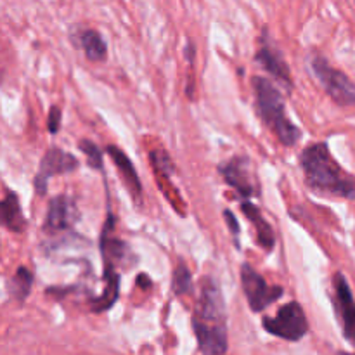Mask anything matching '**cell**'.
<instances>
[{
    "label": "cell",
    "mask_w": 355,
    "mask_h": 355,
    "mask_svg": "<svg viewBox=\"0 0 355 355\" xmlns=\"http://www.w3.org/2000/svg\"><path fill=\"white\" fill-rule=\"evenodd\" d=\"M193 329L200 352L220 355L229 350L224 293L217 281L210 276L200 281V291L193 311Z\"/></svg>",
    "instance_id": "cell-1"
},
{
    "label": "cell",
    "mask_w": 355,
    "mask_h": 355,
    "mask_svg": "<svg viewBox=\"0 0 355 355\" xmlns=\"http://www.w3.org/2000/svg\"><path fill=\"white\" fill-rule=\"evenodd\" d=\"M300 168L311 191L321 196L355 200V175L329 151L328 142H314L300 153Z\"/></svg>",
    "instance_id": "cell-2"
},
{
    "label": "cell",
    "mask_w": 355,
    "mask_h": 355,
    "mask_svg": "<svg viewBox=\"0 0 355 355\" xmlns=\"http://www.w3.org/2000/svg\"><path fill=\"white\" fill-rule=\"evenodd\" d=\"M252 89L255 94V107L260 120L266 125L267 130L284 146L293 148L300 142V127L290 120L286 113V103L281 94L279 87L274 85L266 76H253Z\"/></svg>",
    "instance_id": "cell-3"
},
{
    "label": "cell",
    "mask_w": 355,
    "mask_h": 355,
    "mask_svg": "<svg viewBox=\"0 0 355 355\" xmlns=\"http://www.w3.org/2000/svg\"><path fill=\"white\" fill-rule=\"evenodd\" d=\"M311 68L324 92L328 94V97L336 106H355V83L347 73H343L338 68H333L328 59L321 54H315L311 59Z\"/></svg>",
    "instance_id": "cell-4"
},
{
    "label": "cell",
    "mask_w": 355,
    "mask_h": 355,
    "mask_svg": "<svg viewBox=\"0 0 355 355\" xmlns=\"http://www.w3.org/2000/svg\"><path fill=\"white\" fill-rule=\"evenodd\" d=\"M263 331L276 338L286 340V342H300L309 335V319L305 315L304 307L298 302H288L283 307L277 309L276 315L262 319Z\"/></svg>",
    "instance_id": "cell-5"
},
{
    "label": "cell",
    "mask_w": 355,
    "mask_h": 355,
    "mask_svg": "<svg viewBox=\"0 0 355 355\" xmlns=\"http://www.w3.org/2000/svg\"><path fill=\"white\" fill-rule=\"evenodd\" d=\"M217 170L224 182L236 191L241 201L252 200L260 194V180L248 156H232L227 162L220 163Z\"/></svg>",
    "instance_id": "cell-6"
},
{
    "label": "cell",
    "mask_w": 355,
    "mask_h": 355,
    "mask_svg": "<svg viewBox=\"0 0 355 355\" xmlns=\"http://www.w3.org/2000/svg\"><path fill=\"white\" fill-rule=\"evenodd\" d=\"M239 276H241V288L246 297V302H248V307L255 314L263 312L284 295L283 286L267 283L266 277L260 272H257L255 267L250 266L248 262L241 266Z\"/></svg>",
    "instance_id": "cell-7"
},
{
    "label": "cell",
    "mask_w": 355,
    "mask_h": 355,
    "mask_svg": "<svg viewBox=\"0 0 355 355\" xmlns=\"http://www.w3.org/2000/svg\"><path fill=\"white\" fill-rule=\"evenodd\" d=\"M255 61L259 62L260 68L266 69L276 82H279L288 94H291L295 83L293 76H291V69L288 66L286 59H284L283 52L277 47L276 42L270 37L269 30L262 28V33L259 37V49H257Z\"/></svg>",
    "instance_id": "cell-8"
},
{
    "label": "cell",
    "mask_w": 355,
    "mask_h": 355,
    "mask_svg": "<svg viewBox=\"0 0 355 355\" xmlns=\"http://www.w3.org/2000/svg\"><path fill=\"white\" fill-rule=\"evenodd\" d=\"M80 168V162L75 155L64 151L58 146H51L42 156L40 165H38L37 173H35L33 186L35 193L38 196H44L47 193L49 180L55 175H68V173L76 172Z\"/></svg>",
    "instance_id": "cell-9"
},
{
    "label": "cell",
    "mask_w": 355,
    "mask_h": 355,
    "mask_svg": "<svg viewBox=\"0 0 355 355\" xmlns=\"http://www.w3.org/2000/svg\"><path fill=\"white\" fill-rule=\"evenodd\" d=\"M333 307L342 326L343 338L355 347V298L347 277L342 272L333 276Z\"/></svg>",
    "instance_id": "cell-10"
},
{
    "label": "cell",
    "mask_w": 355,
    "mask_h": 355,
    "mask_svg": "<svg viewBox=\"0 0 355 355\" xmlns=\"http://www.w3.org/2000/svg\"><path fill=\"white\" fill-rule=\"evenodd\" d=\"M80 220V211L75 200L68 194H58L49 201L47 215H45L42 231L45 234L55 236L59 232L71 231L76 222Z\"/></svg>",
    "instance_id": "cell-11"
},
{
    "label": "cell",
    "mask_w": 355,
    "mask_h": 355,
    "mask_svg": "<svg viewBox=\"0 0 355 355\" xmlns=\"http://www.w3.org/2000/svg\"><path fill=\"white\" fill-rule=\"evenodd\" d=\"M106 153L113 159L114 166H116L118 173H120L121 182L125 184V187L128 189L130 196L134 198L135 203H141L142 201V182L137 175V170H135L134 163L130 162L127 155L121 151L118 146H106Z\"/></svg>",
    "instance_id": "cell-12"
},
{
    "label": "cell",
    "mask_w": 355,
    "mask_h": 355,
    "mask_svg": "<svg viewBox=\"0 0 355 355\" xmlns=\"http://www.w3.org/2000/svg\"><path fill=\"white\" fill-rule=\"evenodd\" d=\"M241 211L246 218H248L250 224L255 229V239L257 246L262 248L263 252H272L274 246H276V232H274L272 225L267 222V218L263 217V214L260 211V208L255 203H252L250 200L241 201Z\"/></svg>",
    "instance_id": "cell-13"
},
{
    "label": "cell",
    "mask_w": 355,
    "mask_h": 355,
    "mask_svg": "<svg viewBox=\"0 0 355 355\" xmlns=\"http://www.w3.org/2000/svg\"><path fill=\"white\" fill-rule=\"evenodd\" d=\"M0 214H2V225L9 232L23 234L28 227V220L24 218L23 208H21L19 196L14 191L6 189V194L0 203Z\"/></svg>",
    "instance_id": "cell-14"
},
{
    "label": "cell",
    "mask_w": 355,
    "mask_h": 355,
    "mask_svg": "<svg viewBox=\"0 0 355 355\" xmlns=\"http://www.w3.org/2000/svg\"><path fill=\"white\" fill-rule=\"evenodd\" d=\"M104 290L103 293L92 300L94 314H103L114 307L118 297H120V274L116 272V266L113 263H104Z\"/></svg>",
    "instance_id": "cell-15"
},
{
    "label": "cell",
    "mask_w": 355,
    "mask_h": 355,
    "mask_svg": "<svg viewBox=\"0 0 355 355\" xmlns=\"http://www.w3.org/2000/svg\"><path fill=\"white\" fill-rule=\"evenodd\" d=\"M78 42L85 58L92 62H104L107 59V42L97 30L87 28L78 35Z\"/></svg>",
    "instance_id": "cell-16"
},
{
    "label": "cell",
    "mask_w": 355,
    "mask_h": 355,
    "mask_svg": "<svg viewBox=\"0 0 355 355\" xmlns=\"http://www.w3.org/2000/svg\"><path fill=\"white\" fill-rule=\"evenodd\" d=\"M31 286H33V272L28 267H17L16 272L10 276L7 281V291H9L10 298H14L19 304H24L31 293Z\"/></svg>",
    "instance_id": "cell-17"
},
{
    "label": "cell",
    "mask_w": 355,
    "mask_h": 355,
    "mask_svg": "<svg viewBox=\"0 0 355 355\" xmlns=\"http://www.w3.org/2000/svg\"><path fill=\"white\" fill-rule=\"evenodd\" d=\"M172 291L177 297H184V295L193 291V274H191L189 267L184 260H179L175 270H173Z\"/></svg>",
    "instance_id": "cell-18"
},
{
    "label": "cell",
    "mask_w": 355,
    "mask_h": 355,
    "mask_svg": "<svg viewBox=\"0 0 355 355\" xmlns=\"http://www.w3.org/2000/svg\"><path fill=\"white\" fill-rule=\"evenodd\" d=\"M149 159H151V166L155 168V172L158 173V175L170 179V175L175 172L172 158H170V155L165 149H153V151L149 153Z\"/></svg>",
    "instance_id": "cell-19"
},
{
    "label": "cell",
    "mask_w": 355,
    "mask_h": 355,
    "mask_svg": "<svg viewBox=\"0 0 355 355\" xmlns=\"http://www.w3.org/2000/svg\"><path fill=\"white\" fill-rule=\"evenodd\" d=\"M78 148L83 155L87 156V165L94 170H103L104 168V162H103V151L94 144L92 141L89 139H82L78 142Z\"/></svg>",
    "instance_id": "cell-20"
},
{
    "label": "cell",
    "mask_w": 355,
    "mask_h": 355,
    "mask_svg": "<svg viewBox=\"0 0 355 355\" xmlns=\"http://www.w3.org/2000/svg\"><path fill=\"white\" fill-rule=\"evenodd\" d=\"M61 121H62V111L59 106H52L49 111V120H47V128L52 135L59 134L61 130Z\"/></svg>",
    "instance_id": "cell-21"
},
{
    "label": "cell",
    "mask_w": 355,
    "mask_h": 355,
    "mask_svg": "<svg viewBox=\"0 0 355 355\" xmlns=\"http://www.w3.org/2000/svg\"><path fill=\"white\" fill-rule=\"evenodd\" d=\"M224 218H225V222H227V225H229V231H231V234L234 236L236 248H241V246H239V234H241V231H239V224H238V220H236L234 214H232L231 210H225L224 211Z\"/></svg>",
    "instance_id": "cell-22"
}]
</instances>
